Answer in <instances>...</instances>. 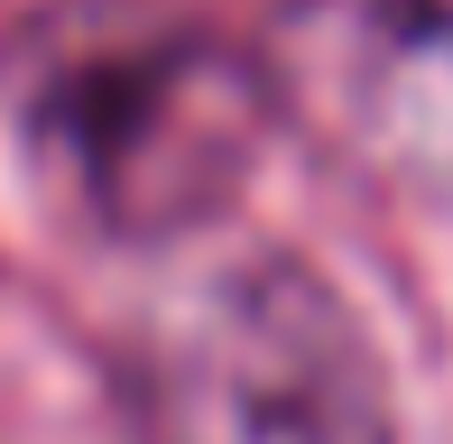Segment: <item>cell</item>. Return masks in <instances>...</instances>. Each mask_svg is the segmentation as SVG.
<instances>
[{"instance_id": "3957f363", "label": "cell", "mask_w": 453, "mask_h": 444, "mask_svg": "<svg viewBox=\"0 0 453 444\" xmlns=\"http://www.w3.org/2000/svg\"><path fill=\"white\" fill-rule=\"evenodd\" d=\"M334 93L380 157L453 167V0H352Z\"/></svg>"}, {"instance_id": "7a4b0ae2", "label": "cell", "mask_w": 453, "mask_h": 444, "mask_svg": "<svg viewBox=\"0 0 453 444\" xmlns=\"http://www.w3.org/2000/svg\"><path fill=\"white\" fill-rule=\"evenodd\" d=\"M111 389L139 444H388L380 342L324 269L287 250H232L149 296L111 352Z\"/></svg>"}, {"instance_id": "6da1fadb", "label": "cell", "mask_w": 453, "mask_h": 444, "mask_svg": "<svg viewBox=\"0 0 453 444\" xmlns=\"http://www.w3.org/2000/svg\"><path fill=\"white\" fill-rule=\"evenodd\" d=\"M269 130L278 84L232 37L176 19H74L19 93L37 186L102 241H185L222 222Z\"/></svg>"}]
</instances>
